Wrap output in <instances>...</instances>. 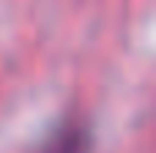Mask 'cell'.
Wrapping results in <instances>:
<instances>
[{"label":"cell","instance_id":"1","mask_svg":"<svg viewBox=\"0 0 156 153\" xmlns=\"http://www.w3.org/2000/svg\"><path fill=\"white\" fill-rule=\"evenodd\" d=\"M41 153H90V131L82 120H66L60 123Z\"/></svg>","mask_w":156,"mask_h":153}]
</instances>
